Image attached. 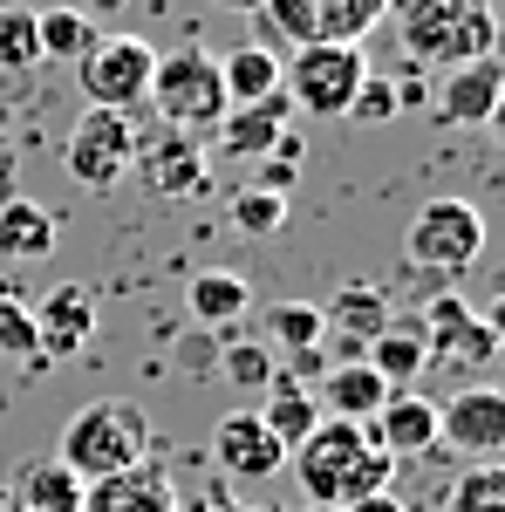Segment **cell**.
Here are the masks:
<instances>
[{"instance_id": "obj_35", "label": "cell", "mask_w": 505, "mask_h": 512, "mask_svg": "<svg viewBox=\"0 0 505 512\" xmlns=\"http://www.w3.org/2000/svg\"><path fill=\"white\" fill-rule=\"evenodd\" d=\"M396 110H403V96H396V82L369 69V76H362V89L349 96V117H355V123H389Z\"/></svg>"}, {"instance_id": "obj_23", "label": "cell", "mask_w": 505, "mask_h": 512, "mask_svg": "<svg viewBox=\"0 0 505 512\" xmlns=\"http://www.w3.org/2000/svg\"><path fill=\"white\" fill-rule=\"evenodd\" d=\"M55 253V212L35 198H0V260H48Z\"/></svg>"}, {"instance_id": "obj_18", "label": "cell", "mask_w": 505, "mask_h": 512, "mask_svg": "<svg viewBox=\"0 0 505 512\" xmlns=\"http://www.w3.org/2000/svg\"><path fill=\"white\" fill-rule=\"evenodd\" d=\"M82 512H178V485L144 458V465H130V472L89 478V485H82Z\"/></svg>"}, {"instance_id": "obj_16", "label": "cell", "mask_w": 505, "mask_h": 512, "mask_svg": "<svg viewBox=\"0 0 505 512\" xmlns=\"http://www.w3.org/2000/svg\"><path fill=\"white\" fill-rule=\"evenodd\" d=\"M499 96H505V62L499 55H478V62H458L444 69V89H437V117L458 123V130H485L499 117Z\"/></svg>"}, {"instance_id": "obj_27", "label": "cell", "mask_w": 505, "mask_h": 512, "mask_svg": "<svg viewBox=\"0 0 505 512\" xmlns=\"http://www.w3.org/2000/svg\"><path fill=\"white\" fill-rule=\"evenodd\" d=\"M35 41H41V62H82L96 41H103V28L89 21V14H76L69 0L62 7H48V14H35Z\"/></svg>"}, {"instance_id": "obj_2", "label": "cell", "mask_w": 505, "mask_h": 512, "mask_svg": "<svg viewBox=\"0 0 505 512\" xmlns=\"http://www.w3.org/2000/svg\"><path fill=\"white\" fill-rule=\"evenodd\" d=\"M151 458V417L130 403V396H96L82 403L76 417L62 424V444H55V465L89 485V478H110V472H130Z\"/></svg>"}, {"instance_id": "obj_34", "label": "cell", "mask_w": 505, "mask_h": 512, "mask_svg": "<svg viewBox=\"0 0 505 512\" xmlns=\"http://www.w3.org/2000/svg\"><path fill=\"white\" fill-rule=\"evenodd\" d=\"M219 369L233 376V390H267L273 383V349L267 342H226Z\"/></svg>"}, {"instance_id": "obj_26", "label": "cell", "mask_w": 505, "mask_h": 512, "mask_svg": "<svg viewBox=\"0 0 505 512\" xmlns=\"http://www.w3.org/2000/svg\"><path fill=\"white\" fill-rule=\"evenodd\" d=\"M14 506L21 512H82V478L69 472V465H55V458L21 465V478H14Z\"/></svg>"}, {"instance_id": "obj_42", "label": "cell", "mask_w": 505, "mask_h": 512, "mask_svg": "<svg viewBox=\"0 0 505 512\" xmlns=\"http://www.w3.org/2000/svg\"><path fill=\"white\" fill-rule=\"evenodd\" d=\"M96 7H103V14H117V7H123V0H96Z\"/></svg>"}, {"instance_id": "obj_15", "label": "cell", "mask_w": 505, "mask_h": 512, "mask_svg": "<svg viewBox=\"0 0 505 512\" xmlns=\"http://www.w3.org/2000/svg\"><path fill=\"white\" fill-rule=\"evenodd\" d=\"M212 465H219V478H273V472H287V451L260 424V410H233L212 431Z\"/></svg>"}, {"instance_id": "obj_44", "label": "cell", "mask_w": 505, "mask_h": 512, "mask_svg": "<svg viewBox=\"0 0 505 512\" xmlns=\"http://www.w3.org/2000/svg\"><path fill=\"white\" fill-rule=\"evenodd\" d=\"M253 512H287V506H253Z\"/></svg>"}, {"instance_id": "obj_33", "label": "cell", "mask_w": 505, "mask_h": 512, "mask_svg": "<svg viewBox=\"0 0 505 512\" xmlns=\"http://www.w3.org/2000/svg\"><path fill=\"white\" fill-rule=\"evenodd\" d=\"M389 478H396V458L389 451H362L349 472H342V485H335V506H355V499H376V492H389Z\"/></svg>"}, {"instance_id": "obj_10", "label": "cell", "mask_w": 505, "mask_h": 512, "mask_svg": "<svg viewBox=\"0 0 505 512\" xmlns=\"http://www.w3.org/2000/svg\"><path fill=\"white\" fill-rule=\"evenodd\" d=\"M280 35H294V48H314V41H362L376 21H383V0H260Z\"/></svg>"}, {"instance_id": "obj_39", "label": "cell", "mask_w": 505, "mask_h": 512, "mask_svg": "<svg viewBox=\"0 0 505 512\" xmlns=\"http://www.w3.org/2000/svg\"><path fill=\"white\" fill-rule=\"evenodd\" d=\"M198 512H253V506H239V499H226V492H205V499H198Z\"/></svg>"}, {"instance_id": "obj_40", "label": "cell", "mask_w": 505, "mask_h": 512, "mask_svg": "<svg viewBox=\"0 0 505 512\" xmlns=\"http://www.w3.org/2000/svg\"><path fill=\"white\" fill-rule=\"evenodd\" d=\"M219 7H233V14H260V0H219Z\"/></svg>"}, {"instance_id": "obj_20", "label": "cell", "mask_w": 505, "mask_h": 512, "mask_svg": "<svg viewBox=\"0 0 505 512\" xmlns=\"http://www.w3.org/2000/svg\"><path fill=\"white\" fill-rule=\"evenodd\" d=\"M321 417H349V424H369L376 410L389 403V383L369 369V362H328V376H321Z\"/></svg>"}, {"instance_id": "obj_11", "label": "cell", "mask_w": 505, "mask_h": 512, "mask_svg": "<svg viewBox=\"0 0 505 512\" xmlns=\"http://www.w3.org/2000/svg\"><path fill=\"white\" fill-rule=\"evenodd\" d=\"M437 444H451V451H465L478 465H492L505 451V390L471 383V390H458L451 403H437Z\"/></svg>"}, {"instance_id": "obj_17", "label": "cell", "mask_w": 505, "mask_h": 512, "mask_svg": "<svg viewBox=\"0 0 505 512\" xmlns=\"http://www.w3.org/2000/svg\"><path fill=\"white\" fill-rule=\"evenodd\" d=\"M369 444L389 458H430L437 451V403L417 390H389V403L369 417Z\"/></svg>"}, {"instance_id": "obj_28", "label": "cell", "mask_w": 505, "mask_h": 512, "mask_svg": "<svg viewBox=\"0 0 505 512\" xmlns=\"http://www.w3.org/2000/svg\"><path fill=\"white\" fill-rule=\"evenodd\" d=\"M267 315V349H314L321 335H328V321H321V301H273L260 308Z\"/></svg>"}, {"instance_id": "obj_38", "label": "cell", "mask_w": 505, "mask_h": 512, "mask_svg": "<svg viewBox=\"0 0 505 512\" xmlns=\"http://www.w3.org/2000/svg\"><path fill=\"white\" fill-rule=\"evenodd\" d=\"M342 512H410L396 492H376V499H355V506H342Z\"/></svg>"}, {"instance_id": "obj_41", "label": "cell", "mask_w": 505, "mask_h": 512, "mask_svg": "<svg viewBox=\"0 0 505 512\" xmlns=\"http://www.w3.org/2000/svg\"><path fill=\"white\" fill-rule=\"evenodd\" d=\"M0 512H21L14 506V485H0Z\"/></svg>"}, {"instance_id": "obj_13", "label": "cell", "mask_w": 505, "mask_h": 512, "mask_svg": "<svg viewBox=\"0 0 505 512\" xmlns=\"http://www.w3.org/2000/svg\"><path fill=\"white\" fill-rule=\"evenodd\" d=\"M157 198H198L205 192V144H192V130H157L137 137V164H130Z\"/></svg>"}, {"instance_id": "obj_5", "label": "cell", "mask_w": 505, "mask_h": 512, "mask_svg": "<svg viewBox=\"0 0 505 512\" xmlns=\"http://www.w3.org/2000/svg\"><path fill=\"white\" fill-rule=\"evenodd\" d=\"M403 253H410V267H424V274H471L478 260H485V212L471 205V198H430L424 212L410 219V239H403Z\"/></svg>"}, {"instance_id": "obj_14", "label": "cell", "mask_w": 505, "mask_h": 512, "mask_svg": "<svg viewBox=\"0 0 505 512\" xmlns=\"http://www.w3.org/2000/svg\"><path fill=\"white\" fill-rule=\"evenodd\" d=\"M96 342V301L82 294V287H48L35 301V355L41 362H69Z\"/></svg>"}, {"instance_id": "obj_4", "label": "cell", "mask_w": 505, "mask_h": 512, "mask_svg": "<svg viewBox=\"0 0 505 512\" xmlns=\"http://www.w3.org/2000/svg\"><path fill=\"white\" fill-rule=\"evenodd\" d=\"M362 76H369L362 41H314V48H294V62H280V89L301 117H349Z\"/></svg>"}, {"instance_id": "obj_29", "label": "cell", "mask_w": 505, "mask_h": 512, "mask_svg": "<svg viewBox=\"0 0 505 512\" xmlns=\"http://www.w3.org/2000/svg\"><path fill=\"white\" fill-rule=\"evenodd\" d=\"M41 62V41H35V7H0V69L21 76Z\"/></svg>"}, {"instance_id": "obj_6", "label": "cell", "mask_w": 505, "mask_h": 512, "mask_svg": "<svg viewBox=\"0 0 505 512\" xmlns=\"http://www.w3.org/2000/svg\"><path fill=\"white\" fill-rule=\"evenodd\" d=\"M62 164H69V178L89 185V192H110L123 185V171L137 164V123L123 117V110H82L76 130H69V144H62Z\"/></svg>"}, {"instance_id": "obj_12", "label": "cell", "mask_w": 505, "mask_h": 512, "mask_svg": "<svg viewBox=\"0 0 505 512\" xmlns=\"http://www.w3.org/2000/svg\"><path fill=\"white\" fill-rule=\"evenodd\" d=\"M321 321H328L335 342H342L335 362H362V349L396 321V301H389V287H376V280H342V287L321 301Z\"/></svg>"}, {"instance_id": "obj_8", "label": "cell", "mask_w": 505, "mask_h": 512, "mask_svg": "<svg viewBox=\"0 0 505 512\" xmlns=\"http://www.w3.org/2000/svg\"><path fill=\"white\" fill-rule=\"evenodd\" d=\"M417 328H424L430 362H451V369H485V362L499 355V321L478 315V308L458 301V294H430Z\"/></svg>"}, {"instance_id": "obj_24", "label": "cell", "mask_w": 505, "mask_h": 512, "mask_svg": "<svg viewBox=\"0 0 505 512\" xmlns=\"http://www.w3.org/2000/svg\"><path fill=\"white\" fill-rule=\"evenodd\" d=\"M219 82H226V110H246V103H260V96L280 89V55L267 41H246L233 55H219Z\"/></svg>"}, {"instance_id": "obj_25", "label": "cell", "mask_w": 505, "mask_h": 512, "mask_svg": "<svg viewBox=\"0 0 505 512\" xmlns=\"http://www.w3.org/2000/svg\"><path fill=\"white\" fill-rule=\"evenodd\" d=\"M260 396H267V403H260V424L280 437V451H294V444H301V437L321 424V403H314V390L287 383V376H273Z\"/></svg>"}, {"instance_id": "obj_19", "label": "cell", "mask_w": 505, "mask_h": 512, "mask_svg": "<svg viewBox=\"0 0 505 512\" xmlns=\"http://www.w3.org/2000/svg\"><path fill=\"white\" fill-rule=\"evenodd\" d=\"M287 89H273V96H260V103H246V110H226L219 117V151L239 164H260L280 144V130H287Z\"/></svg>"}, {"instance_id": "obj_30", "label": "cell", "mask_w": 505, "mask_h": 512, "mask_svg": "<svg viewBox=\"0 0 505 512\" xmlns=\"http://www.w3.org/2000/svg\"><path fill=\"white\" fill-rule=\"evenodd\" d=\"M233 226L246 239H273L280 226H287V198L260 192V185H239V192H233Z\"/></svg>"}, {"instance_id": "obj_9", "label": "cell", "mask_w": 505, "mask_h": 512, "mask_svg": "<svg viewBox=\"0 0 505 512\" xmlns=\"http://www.w3.org/2000/svg\"><path fill=\"white\" fill-rule=\"evenodd\" d=\"M362 451H369V424H349V417H321V424L287 451V465L301 478L308 506H335V485H342V472H349Z\"/></svg>"}, {"instance_id": "obj_22", "label": "cell", "mask_w": 505, "mask_h": 512, "mask_svg": "<svg viewBox=\"0 0 505 512\" xmlns=\"http://www.w3.org/2000/svg\"><path fill=\"white\" fill-rule=\"evenodd\" d=\"M185 308H192V321H205V328H233L239 315H253V287H246V274H233V267H205V274H192V287H185Z\"/></svg>"}, {"instance_id": "obj_1", "label": "cell", "mask_w": 505, "mask_h": 512, "mask_svg": "<svg viewBox=\"0 0 505 512\" xmlns=\"http://www.w3.org/2000/svg\"><path fill=\"white\" fill-rule=\"evenodd\" d=\"M383 21L396 28L403 55L424 69H458L478 55H499L492 0H383Z\"/></svg>"}, {"instance_id": "obj_21", "label": "cell", "mask_w": 505, "mask_h": 512, "mask_svg": "<svg viewBox=\"0 0 505 512\" xmlns=\"http://www.w3.org/2000/svg\"><path fill=\"white\" fill-rule=\"evenodd\" d=\"M362 362H369V369H376V376H383L389 390H410V383H417V376H424L430 369V349H424V328H417V321H389L383 335H376V342H369V349H362Z\"/></svg>"}, {"instance_id": "obj_3", "label": "cell", "mask_w": 505, "mask_h": 512, "mask_svg": "<svg viewBox=\"0 0 505 512\" xmlns=\"http://www.w3.org/2000/svg\"><path fill=\"white\" fill-rule=\"evenodd\" d=\"M144 103H157L164 130H219V117H226L219 55H212V48H198V41L171 48V55H157L151 96H144Z\"/></svg>"}, {"instance_id": "obj_32", "label": "cell", "mask_w": 505, "mask_h": 512, "mask_svg": "<svg viewBox=\"0 0 505 512\" xmlns=\"http://www.w3.org/2000/svg\"><path fill=\"white\" fill-rule=\"evenodd\" d=\"M0 355L7 362H35V301H21V294H0Z\"/></svg>"}, {"instance_id": "obj_37", "label": "cell", "mask_w": 505, "mask_h": 512, "mask_svg": "<svg viewBox=\"0 0 505 512\" xmlns=\"http://www.w3.org/2000/svg\"><path fill=\"white\" fill-rule=\"evenodd\" d=\"M294 171H301V164H287V158H260V192H294Z\"/></svg>"}, {"instance_id": "obj_36", "label": "cell", "mask_w": 505, "mask_h": 512, "mask_svg": "<svg viewBox=\"0 0 505 512\" xmlns=\"http://www.w3.org/2000/svg\"><path fill=\"white\" fill-rule=\"evenodd\" d=\"M273 376H287V383H301V390H314V383L328 376V349L314 342V349H287V355H273Z\"/></svg>"}, {"instance_id": "obj_31", "label": "cell", "mask_w": 505, "mask_h": 512, "mask_svg": "<svg viewBox=\"0 0 505 512\" xmlns=\"http://www.w3.org/2000/svg\"><path fill=\"white\" fill-rule=\"evenodd\" d=\"M444 512H505V472L499 465H471V472H458Z\"/></svg>"}, {"instance_id": "obj_7", "label": "cell", "mask_w": 505, "mask_h": 512, "mask_svg": "<svg viewBox=\"0 0 505 512\" xmlns=\"http://www.w3.org/2000/svg\"><path fill=\"white\" fill-rule=\"evenodd\" d=\"M76 69H82V96H89L96 110H123V117H130V110L151 96L157 48L144 35H103Z\"/></svg>"}, {"instance_id": "obj_43", "label": "cell", "mask_w": 505, "mask_h": 512, "mask_svg": "<svg viewBox=\"0 0 505 512\" xmlns=\"http://www.w3.org/2000/svg\"><path fill=\"white\" fill-rule=\"evenodd\" d=\"M308 512H342V506H308Z\"/></svg>"}]
</instances>
